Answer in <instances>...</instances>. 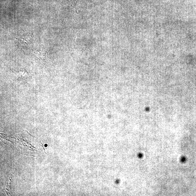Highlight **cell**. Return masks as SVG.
I'll list each match as a JSON object with an SVG mask.
<instances>
[{
    "mask_svg": "<svg viewBox=\"0 0 196 196\" xmlns=\"http://www.w3.org/2000/svg\"><path fill=\"white\" fill-rule=\"evenodd\" d=\"M14 74L15 79L21 83L26 81L30 75L28 72L22 70L15 72Z\"/></svg>",
    "mask_w": 196,
    "mask_h": 196,
    "instance_id": "cell-2",
    "label": "cell"
},
{
    "mask_svg": "<svg viewBox=\"0 0 196 196\" xmlns=\"http://www.w3.org/2000/svg\"><path fill=\"white\" fill-rule=\"evenodd\" d=\"M35 55L39 59L44 62H46L47 52L44 47L40 46L34 52Z\"/></svg>",
    "mask_w": 196,
    "mask_h": 196,
    "instance_id": "cell-1",
    "label": "cell"
},
{
    "mask_svg": "<svg viewBox=\"0 0 196 196\" xmlns=\"http://www.w3.org/2000/svg\"><path fill=\"white\" fill-rule=\"evenodd\" d=\"M20 38H18V40L20 41L21 44H28V43L30 40V37L28 35H21Z\"/></svg>",
    "mask_w": 196,
    "mask_h": 196,
    "instance_id": "cell-3",
    "label": "cell"
}]
</instances>
